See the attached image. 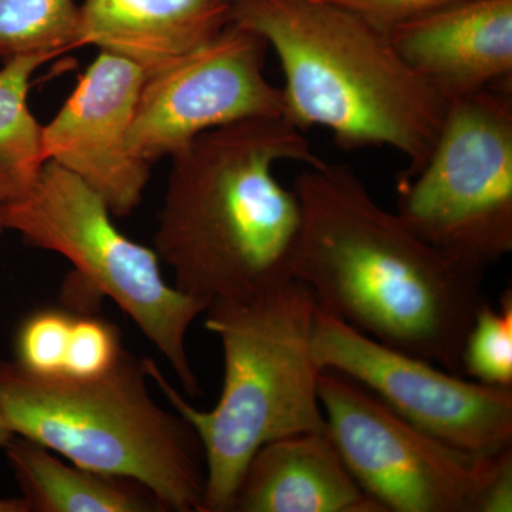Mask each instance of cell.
<instances>
[{
  "mask_svg": "<svg viewBox=\"0 0 512 512\" xmlns=\"http://www.w3.org/2000/svg\"><path fill=\"white\" fill-rule=\"evenodd\" d=\"M291 274L316 308L363 335L463 375L485 271L444 254L384 210L348 164L306 165Z\"/></svg>",
  "mask_w": 512,
  "mask_h": 512,
  "instance_id": "obj_1",
  "label": "cell"
},
{
  "mask_svg": "<svg viewBox=\"0 0 512 512\" xmlns=\"http://www.w3.org/2000/svg\"><path fill=\"white\" fill-rule=\"evenodd\" d=\"M171 161L154 251L178 291L210 306L292 279L301 204L274 168L322 163L303 131L255 117L201 134Z\"/></svg>",
  "mask_w": 512,
  "mask_h": 512,
  "instance_id": "obj_2",
  "label": "cell"
},
{
  "mask_svg": "<svg viewBox=\"0 0 512 512\" xmlns=\"http://www.w3.org/2000/svg\"><path fill=\"white\" fill-rule=\"evenodd\" d=\"M229 22L274 49L293 126L326 128L345 150L392 147L407 160L399 178L419 173L450 101L404 62L386 32L322 0H234Z\"/></svg>",
  "mask_w": 512,
  "mask_h": 512,
  "instance_id": "obj_3",
  "label": "cell"
},
{
  "mask_svg": "<svg viewBox=\"0 0 512 512\" xmlns=\"http://www.w3.org/2000/svg\"><path fill=\"white\" fill-rule=\"evenodd\" d=\"M205 328L220 339L224 386L210 412L195 409L167 382L154 360L148 377L197 433L207 466L202 512H231L252 456L266 443L325 431L320 370L311 343L316 302L308 286L288 279L247 296L212 302Z\"/></svg>",
  "mask_w": 512,
  "mask_h": 512,
  "instance_id": "obj_4",
  "label": "cell"
},
{
  "mask_svg": "<svg viewBox=\"0 0 512 512\" xmlns=\"http://www.w3.org/2000/svg\"><path fill=\"white\" fill-rule=\"evenodd\" d=\"M146 359L126 349L93 379L43 377L0 359V414L16 436L76 466L144 485L165 511L202 512L204 450L190 423L148 393Z\"/></svg>",
  "mask_w": 512,
  "mask_h": 512,
  "instance_id": "obj_5",
  "label": "cell"
},
{
  "mask_svg": "<svg viewBox=\"0 0 512 512\" xmlns=\"http://www.w3.org/2000/svg\"><path fill=\"white\" fill-rule=\"evenodd\" d=\"M99 195L76 175L46 161L22 200L0 205V228L18 232L30 247L69 259L90 291L109 296L130 316L188 393L201 396L187 350L192 322L208 303L165 282L154 249L137 244L114 225Z\"/></svg>",
  "mask_w": 512,
  "mask_h": 512,
  "instance_id": "obj_6",
  "label": "cell"
},
{
  "mask_svg": "<svg viewBox=\"0 0 512 512\" xmlns=\"http://www.w3.org/2000/svg\"><path fill=\"white\" fill-rule=\"evenodd\" d=\"M397 188V215L444 254L483 271L511 254V92L451 100L426 163Z\"/></svg>",
  "mask_w": 512,
  "mask_h": 512,
  "instance_id": "obj_7",
  "label": "cell"
},
{
  "mask_svg": "<svg viewBox=\"0 0 512 512\" xmlns=\"http://www.w3.org/2000/svg\"><path fill=\"white\" fill-rule=\"evenodd\" d=\"M318 394L343 463L384 512H485L512 463V448L477 456L434 439L333 370L319 373Z\"/></svg>",
  "mask_w": 512,
  "mask_h": 512,
  "instance_id": "obj_8",
  "label": "cell"
},
{
  "mask_svg": "<svg viewBox=\"0 0 512 512\" xmlns=\"http://www.w3.org/2000/svg\"><path fill=\"white\" fill-rule=\"evenodd\" d=\"M312 357L320 372L355 380L417 429L477 456L512 448V387L463 379L383 345L316 308Z\"/></svg>",
  "mask_w": 512,
  "mask_h": 512,
  "instance_id": "obj_9",
  "label": "cell"
},
{
  "mask_svg": "<svg viewBox=\"0 0 512 512\" xmlns=\"http://www.w3.org/2000/svg\"><path fill=\"white\" fill-rule=\"evenodd\" d=\"M268 49L254 30L229 22L204 45L148 74L131 126V151L153 164L214 128L284 116L282 90L264 73Z\"/></svg>",
  "mask_w": 512,
  "mask_h": 512,
  "instance_id": "obj_10",
  "label": "cell"
},
{
  "mask_svg": "<svg viewBox=\"0 0 512 512\" xmlns=\"http://www.w3.org/2000/svg\"><path fill=\"white\" fill-rule=\"evenodd\" d=\"M146 73L136 64L99 52L76 87L43 126V154L76 175L104 201L113 217L141 204L151 164L130 148V131Z\"/></svg>",
  "mask_w": 512,
  "mask_h": 512,
  "instance_id": "obj_11",
  "label": "cell"
},
{
  "mask_svg": "<svg viewBox=\"0 0 512 512\" xmlns=\"http://www.w3.org/2000/svg\"><path fill=\"white\" fill-rule=\"evenodd\" d=\"M387 36L404 62L448 101L512 73V0H461Z\"/></svg>",
  "mask_w": 512,
  "mask_h": 512,
  "instance_id": "obj_12",
  "label": "cell"
},
{
  "mask_svg": "<svg viewBox=\"0 0 512 512\" xmlns=\"http://www.w3.org/2000/svg\"><path fill=\"white\" fill-rule=\"evenodd\" d=\"M231 512H384L343 463L328 430L266 443L252 456Z\"/></svg>",
  "mask_w": 512,
  "mask_h": 512,
  "instance_id": "obj_13",
  "label": "cell"
},
{
  "mask_svg": "<svg viewBox=\"0 0 512 512\" xmlns=\"http://www.w3.org/2000/svg\"><path fill=\"white\" fill-rule=\"evenodd\" d=\"M229 9L228 0H84L77 47L96 46L148 76L217 36Z\"/></svg>",
  "mask_w": 512,
  "mask_h": 512,
  "instance_id": "obj_14",
  "label": "cell"
},
{
  "mask_svg": "<svg viewBox=\"0 0 512 512\" xmlns=\"http://www.w3.org/2000/svg\"><path fill=\"white\" fill-rule=\"evenodd\" d=\"M3 450L29 512L165 511L144 485L66 464L25 437L13 434Z\"/></svg>",
  "mask_w": 512,
  "mask_h": 512,
  "instance_id": "obj_15",
  "label": "cell"
},
{
  "mask_svg": "<svg viewBox=\"0 0 512 512\" xmlns=\"http://www.w3.org/2000/svg\"><path fill=\"white\" fill-rule=\"evenodd\" d=\"M55 57L16 56L0 69V205L25 198L45 167L43 126L33 116L28 97L33 74Z\"/></svg>",
  "mask_w": 512,
  "mask_h": 512,
  "instance_id": "obj_16",
  "label": "cell"
},
{
  "mask_svg": "<svg viewBox=\"0 0 512 512\" xmlns=\"http://www.w3.org/2000/svg\"><path fill=\"white\" fill-rule=\"evenodd\" d=\"M79 20L74 0H0V60L77 49Z\"/></svg>",
  "mask_w": 512,
  "mask_h": 512,
  "instance_id": "obj_17",
  "label": "cell"
},
{
  "mask_svg": "<svg viewBox=\"0 0 512 512\" xmlns=\"http://www.w3.org/2000/svg\"><path fill=\"white\" fill-rule=\"evenodd\" d=\"M463 375L474 382L512 387V291L498 306L484 301L474 316L463 349Z\"/></svg>",
  "mask_w": 512,
  "mask_h": 512,
  "instance_id": "obj_18",
  "label": "cell"
},
{
  "mask_svg": "<svg viewBox=\"0 0 512 512\" xmlns=\"http://www.w3.org/2000/svg\"><path fill=\"white\" fill-rule=\"evenodd\" d=\"M73 309H39L25 319L16 339V362L43 377L63 375L69 348Z\"/></svg>",
  "mask_w": 512,
  "mask_h": 512,
  "instance_id": "obj_19",
  "label": "cell"
},
{
  "mask_svg": "<svg viewBox=\"0 0 512 512\" xmlns=\"http://www.w3.org/2000/svg\"><path fill=\"white\" fill-rule=\"evenodd\" d=\"M123 345L119 328L93 312L74 311L63 375L70 379H93L109 372L119 362Z\"/></svg>",
  "mask_w": 512,
  "mask_h": 512,
  "instance_id": "obj_20",
  "label": "cell"
},
{
  "mask_svg": "<svg viewBox=\"0 0 512 512\" xmlns=\"http://www.w3.org/2000/svg\"><path fill=\"white\" fill-rule=\"evenodd\" d=\"M322 2L348 9L387 33L396 26L429 15L461 0H322Z\"/></svg>",
  "mask_w": 512,
  "mask_h": 512,
  "instance_id": "obj_21",
  "label": "cell"
},
{
  "mask_svg": "<svg viewBox=\"0 0 512 512\" xmlns=\"http://www.w3.org/2000/svg\"><path fill=\"white\" fill-rule=\"evenodd\" d=\"M0 512H29L28 504L22 497L2 498L0 497Z\"/></svg>",
  "mask_w": 512,
  "mask_h": 512,
  "instance_id": "obj_22",
  "label": "cell"
},
{
  "mask_svg": "<svg viewBox=\"0 0 512 512\" xmlns=\"http://www.w3.org/2000/svg\"><path fill=\"white\" fill-rule=\"evenodd\" d=\"M13 433L10 431L8 424L3 420L2 414H0V448H3L8 444V441L12 439Z\"/></svg>",
  "mask_w": 512,
  "mask_h": 512,
  "instance_id": "obj_23",
  "label": "cell"
},
{
  "mask_svg": "<svg viewBox=\"0 0 512 512\" xmlns=\"http://www.w3.org/2000/svg\"><path fill=\"white\" fill-rule=\"evenodd\" d=\"M2 232H3V229H2V228H0V235H2Z\"/></svg>",
  "mask_w": 512,
  "mask_h": 512,
  "instance_id": "obj_24",
  "label": "cell"
},
{
  "mask_svg": "<svg viewBox=\"0 0 512 512\" xmlns=\"http://www.w3.org/2000/svg\"><path fill=\"white\" fill-rule=\"evenodd\" d=\"M228 2H229V3H232V2H234V0H228Z\"/></svg>",
  "mask_w": 512,
  "mask_h": 512,
  "instance_id": "obj_25",
  "label": "cell"
}]
</instances>
